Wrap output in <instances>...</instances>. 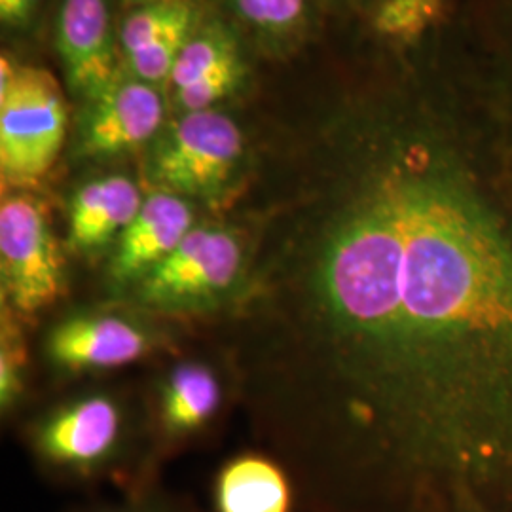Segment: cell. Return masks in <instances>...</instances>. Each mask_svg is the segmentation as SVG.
Returning <instances> with one entry per match:
<instances>
[{
  "label": "cell",
  "mask_w": 512,
  "mask_h": 512,
  "mask_svg": "<svg viewBox=\"0 0 512 512\" xmlns=\"http://www.w3.org/2000/svg\"><path fill=\"white\" fill-rule=\"evenodd\" d=\"M194 25V10L181 0H165L147 4L126 18L120 31L124 55L137 54L150 44L171 35L190 33Z\"/></svg>",
  "instance_id": "cell-14"
},
{
  "label": "cell",
  "mask_w": 512,
  "mask_h": 512,
  "mask_svg": "<svg viewBox=\"0 0 512 512\" xmlns=\"http://www.w3.org/2000/svg\"><path fill=\"white\" fill-rule=\"evenodd\" d=\"M239 14L262 29L281 31L302 18L304 0H232Z\"/></svg>",
  "instance_id": "cell-19"
},
{
  "label": "cell",
  "mask_w": 512,
  "mask_h": 512,
  "mask_svg": "<svg viewBox=\"0 0 512 512\" xmlns=\"http://www.w3.org/2000/svg\"><path fill=\"white\" fill-rule=\"evenodd\" d=\"M92 103L78 133V154L86 158H112L139 148L164 122L162 95L139 78L116 80Z\"/></svg>",
  "instance_id": "cell-8"
},
{
  "label": "cell",
  "mask_w": 512,
  "mask_h": 512,
  "mask_svg": "<svg viewBox=\"0 0 512 512\" xmlns=\"http://www.w3.org/2000/svg\"><path fill=\"white\" fill-rule=\"evenodd\" d=\"M194 228V211L181 196L156 190L118 238L110 260L109 281L114 291H129L165 256L171 255Z\"/></svg>",
  "instance_id": "cell-9"
},
{
  "label": "cell",
  "mask_w": 512,
  "mask_h": 512,
  "mask_svg": "<svg viewBox=\"0 0 512 512\" xmlns=\"http://www.w3.org/2000/svg\"><path fill=\"white\" fill-rule=\"evenodd\" d=\"M243 160L245 139L230 116L184 112L150 148L148 179L184 200L220 203L238 181Z\"/></svg>",
  "instance_id": "cell-3"
},
{
  "label": "cell",
  "mask_w": 512,
  "mask_h": 512,
  "mask_svg": "<svg viewBox=\"0 0 512 512\" xmlns=\"http://www.w3.org/2000/svg\"><path fill=\"white\" fill-rule=\"evenodd\" d=\"M67 133V107L54 74L0 61V171L4 184L38 181Z\"/></svg>",
  "instance_id": "cell-4"
},
{
  "label": "cell",
  "mask_w": 512,
  "mask_h": 512,
  "mask_svg": "<svg viewBox=\"0 0 512 512\" xmlns=\"http://www.w3.org/2000/svg\"><path fill=\"white\" fill-rule=\"evenodd\" d=\"M38 0H0V19L4 25L18 27L31 18Z\"/></svg>",
  "instance_id": "cell-21"
},
{
  "label": "cell",
  "mask_w": 512,
  "mask_h": 512,
  "mask_svg": "<svg viewBox=\"0 0 512 512\" xmlns=\"http://www.w3.org/2000/svg\"><path fill=\"white\" fill-rule=\"evenodd\" d=\"M222 382L215 368L186 361L169 370L160 387V425L169 442L198 433L219 412Z\"/></svg>",
  "instance_id": "cell-13"
},
{
  "label": "cell",
  "mask_w": 512,
  "mask_h": 512,
  "mask_svg": "<svg viewBox=\"0 0 512 512\" xmlns=\"http://www.w3.org/2000/svg\"><path fill=\"white\" fill-rule=\"evenodd\" d=\"M217 512H293V476L268 454H243L222 465L213 486Z\"/></svg>",
  "instance_id": "cell-12"
},
{
  "label": "cell",
  "mask_w": 512,
  "mask_h": 512,
  "mask_svg": "<svg viewBox=\"0 0 512 512\" xmlns=\"http://www.w3.org/2000/svg\"><path fill=\"white\" fill-rule=\"evenodd\" d=\"M239 59L241 57L236 44L224 33H203L200 37L190 38L184 44L169 76V84L173 92H181Z\"/></svg>",
  "instance_id": "cell-15"
},
{
  "label": "cell",
  "mask_w": 512,
  "mask_h": 512,
  "mask_svg": "<svg viewBox=\"0 0 512 512\" xmlns=\"http://www.w3.org/2000/svg\"><path fill=\"white\" fill-rule=\"evenodd\" d=\"M25 346L14 313L2 315V351H0V401L2 408H10L23 389Z\"/></svg>",
  "instance_id": "cell-17"
},
{
  "label": "cell",
  "mask_w": 512,
  "mask_h": 512,
  "mask_svg": "<svg viewBox=\"0 0 512 512\" xmlns=\"http://www.w3.org/2000/svg\"><path fill=\"white\" fill-rule=\"evenodd\" d=\"M249 264V247L234 228H192L131 289L133 304L154 313L224 310L238 294Z\"/></svg>",
  "instance_id": "cell-2"
},
{
  "label": "cell",
  "mask_w": 512,
  "mask_h": 512,
  "mask_svg": "<svg viewBox=\"0 0 512 512\" xmlns=\"http://www.w3.org/2000/svg\"><path fill=\"white\" fill-rule=\"evenodd\" d=\"M57 52L71 90L97 99L118 80L107 0H63Z\"/></svg>",
  "instance_id": "cell-10"
},
{
  "label": "cell",
  "mask_w": 512,
  "mask_h": 512,
  "mask_svg": "<svg viewBox=\"0 0 512 512\" xmlns=\"http://www.w3.org/2000/svg\"><path fill=\"white\" fill-rule=\"evenodd\" d=\"M243 78V63L241 59L234 61L226 67H222L217 73L211 74L202 82L175 92V101L179 109L184 112H196V110H209L220 99L236 90L239 82Z\"/></svg>",
  "instance_id": "cell-18"
},
{
  "label": "cell",
  "mask_w": 512,
  "mask_h": 512,
  "mask_svg": "<svg viewBox=\"0 0 512 512\" xmlns=\"http://www.w3.org/2000/svg\"><path fill=\"white\" fill-rule=\"evenodd\" d=\"M439 6L440 0H385L376 27L389 37H418L435 19Z\"/></svg>",
  "instance_id": "cell-16"
},
{
  "label": "cell",
  "mask_w": 512,
  "mask_h": 512,
  "mask_svg": "<svg viewBox=\"0 0 512 512\" xmlns=\"http://www.w3.org/2000/svg\"><path fill=\"white\" fill-rule=\"evenodd\" d=\"M141 203L137 184L124 175H107L80 186L69 207V245L78 253H97L122 236Z\"/></svg>",
  "instance_id": "cell-11"
},
{
  "label": "cell",
  "mask_w": 512,
  "mask_h": 512,
  "mask_svg": "<svg viewBox=\"0 0 512 512\" xmlns=\"http://www.w3.org/2000/svg\"><path fill=\"white\" fill-rule=\"evenodd\" d=\"M431 512H495L488 507H484L475 497L465 494V492H456V494L442 499L439 505Z\"/></svg>",
  "instance_id": "cell-22"
},
{
  "label": "cell",
  "mask_w": 512,
  "mask_h": 512,
  "mask_svg": "<svg viewBox=\"0 0 512 512\" xmlns=\"http://www.w3.org/2000/svg\"><path fill=\"white\" fill-rule=\"evenodd\" d=\"M249 247L217 336L308 512H512V205L454 148H351Z\"/></svg>",
  "instance_id": "cell-1"
},
{
  "label": "cell",
  "mask_w": 512,
  "mask_h": 512,
  "mask_svg": "<svg viewBox=\"0 0 512 512\" xmlns=\"http://www.w3.org/2000/svg\"><path fill=\"white\" fill-rule=\"evenodd\" d=\"M33 448L54 475L73 480L109 475L126 458L124 412L109 395L80 397L42 420Z\"/></svg>",
  "instance_id": "cell-6"
},
{
  "label": "cell",
  "mask_w": 512,
  "mask_h": 512,
  "mask_svg": "<svg viewBox=\"0 0 512 512\" xmlns=\"http://www.w3.org/2000/svg\"><path fill=\"white\" fill-rule=\"evenodd\" d=\"M74 512H179L173 505L156 495L148 494L145 490L131 495L122 503H107V505H93L88 509Z\"/></svg>",
  "instance_id": "cell-20"
},
{
  "label": "cell",
  "mask_w": 512,
  "mask_h": 512,
  "mask_svg": "<svg viewBox=\"0 0 512 512\" xmlns=\"http://www.w3.org/2000/svg\"><path fill=\"white\" fill-rule=\"evenodd\" d=\"M162 334L139 315L92 310L63 317L46 336V355L65 372L131 365L158 348Z\"/></svg>",
  "instance_id": "cell-7"
},
{
  "label": "cell",
  "mask_w": 512,
  "mask_h": 512,
  "mask_svg": "<svg viewBox=\"0 0 512 512\" xmlns=\"http://www.w3.org/2000/svg\"><path fill=\"white\" fill-rule=\"evenodd\" d=\"M2 298L19 317H33L65 293L63 255L44 205L27 194H10L0 205Z\"/></svg>",
  "instance_id": "cell-5"
}]
</instances>
